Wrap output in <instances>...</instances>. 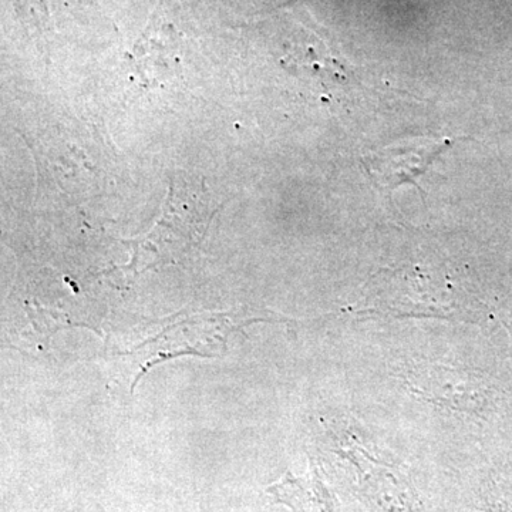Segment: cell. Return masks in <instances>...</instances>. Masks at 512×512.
Returning a JSON list of instances; mask_svg holds the SVG:
<instances>
[{"mask_svg":"<svg viewBox=\"0 0 512 512\" xmlns=\"http://www.w3.org/2000/svg\"><path fill=\"white\" fill-rule=\"evenodd\" d=\"M505 326H507L508 332H510L512 338V325H507V323H505Z\"/></svg>","mask_w":512,"mask_h":512,"instance_id":"3957f363","label":"cell"},{"mask_svg":"<svg viewBox=\"0 0 512 512\" xmlns=\"http://www.w3.org/2000/svg\"><path fill=\"white\" fill-rule=\"evenodd\" d=\"M403 380L414 396L443 409L478 416L487 407L490 392L476 370L443 363L414 362L404 369Z\"/></svg>","mask_w":512,"mask_h":512,"instance_id":"6da1fadb","label":"cell"},{"mask_svg":"<svg viewBox=\"0 0 512 512\" xmlns=\"http://www.w3.org/2000/svg\"><path fill=\"white\" fill-rule=\"evenodd\" d=\"M444 146L440 143L426 144V146L406 148H386L380 153L373 154L366 161L367 170L384 185L390 188L399 187L400 184L414 183L420 174L427 171L434 158L439 156Z\"/></svg>","mask_w":512,"mask_h":512,"instance_id":"7a4b0ae2","label":"cell"}]
</instances>
